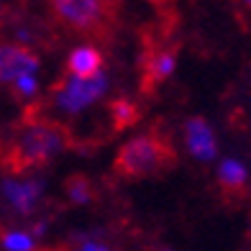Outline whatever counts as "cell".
I'll return each instance as SVG.
<instances>
[{
	"label": "cell",
	"mask_w": 251,
	"mask_h": 251,
	"mask_svg": "<svg viewBox=\"0 0 251 251\" xmlns=\"http://www.w3.org/2000/svg\"><path fill=\"white\" fill-rule=\"evenodd\" d=\"M177 156L159 133H139L128 139L116 154L118 175L128 179H146L172 169Z\"/></svg>",
	"instance_id": "6da1fadb"
},
{
	"label": "cell",
	"mask_w": 251,
	"mask_h": 251,
	"mask_svg": "<svg viewBox=\"0 0 251 251\" xmlns=\"http://www.w3.org/2000/svg\"><path fill=\"white\" fill-rule=\"evenodd\" d=\"M70 146V131L62 123L44 121L33 123L18 136V141L13 144L10 151V169H33L51 162L54 156H59Z\"/></svg>",
	"instance_id": "7a4b0ae2"
},
{
	"label": "cell",
	"mask_w": 251,
	"mask_h": 251,
	"mask_svg": "<svg viewBox=\"0 0 251 251\" xmlns=\"http://www.w3.org/2000/svg\"><path fill=\"white\" fill-rule=\"evenodd\" d=\"M105 93H108V75L105 72L87 77V79L67 75L54 93V105L62 113H67V116H77V113L87 110L90 105H95Z\"/></svg>",
	"instance_id": "3957f363"
},
{
	"label": "cell",
	"mask_w": 251,
	"mask_h": 251,
	"mask_svg": "<svg viewBox=\"0 0 251 251\" xmlns=\"http://www.w3.org/2000/svg\"><path fill=\"white\" fill-rule=\"evenodd\" d=\"M51 10L72 31H95L105 18V0H51Z\"/></svg>",
	"instance_id": "277c9868"
},
{
	"label": "cell",
	"mask_w": 251,
	"mask_h": 251,
	"mask_svg": "<svg viewBox=\"0 0 251 251\" xmlns=\"http://www.w3.org/2000/svg\"><path fill=\"white\" fill-rule=\"evenodd\" d=\"M0 195L21 215L36 210L39 200L44 198V185L39 179H21V177H3L0 179Z\"/></svg>",
	"instance_id": "5b68a950"
},
{
	"label": "cell",
	"mask_w": 251,
	"mask_h": 251,
	"mask_svg": "<svg viewBox=\"0 0 251 251\" xmlns=\"http://www.w3.org/2000/svg\"><path fill=\"white\" fill-rule=\"evenodd\" d=\"M41 67L39 54L21 44H0V85L16 82L24 75H36Z\"/></svg>",
	"instance_id": "8992f818"
},
{
	"label": "cell",
	"mask_w": 251,
	"mask_h": 251,
	"mask_svg": "<svg viewBox=\"0 0 251 251\" xmlns=\"http://www.w3.org/2000/svg\"><path fill=\"white\" fill-rule=\"evenodd\" d=\"M185 144L190 156L198 162H213L218 156V136L202 116H192L185 121Z\"/></svg>",
	"instance_id": "52a82bcc"
},
{
	"label": "cell",
	"mask_w": 251,
	"mask_h": 251,
	"mask_svg": "<svg viewBox=\"0 0 251 251\" xmlns=\"http://www.w3.org/2000/svg\"><path fill=\"white\" fill-rule=\"evenodd\" d=\"M102 64H105V59L95 47H77L67 56V72H70V77H79V79L100 75Z\"/></svg>",
	"instance_id": "ba28073f"
},
{
	"label": "cell",
	"mask_w": 251,
	"mask_h": 251,
	"mask_svg": "<svg viewBox=\"0 0 251 251\" xmlns=\"http://www.w3.org/2000/svg\"><path fill=\"white\" fill-rule=\"evenodd\" d=\"M218 185L223 192H233V195H244L246 185H249V169L241 159L236 156H226L218 164Z\"/></svg>",
	"instance_id": "9c48e42d"
},
{
	"label": "cell",
	"mask_w": 251,
	"mask_h": 251,
	"mask_svg": "<svg viewBox=\"0 0 251 251\" xmlns=\"http://www.w3.org/2000/svg\"><path fill=\"white\" fill-rule=\"evenodd\" d=\"M177 70V54L175 51H156L149 64H146V72H149V79L151 82H164L167 77H172Z\"/></svg>",
	"instance_id": "30bf717a"
},
{
	"label": "cell",
	"mask_w": 251,
	"mask_h": 251,
	"mask_svg": "<svg viewBox=\"0 0 251 251\" xmlns=\"http://www.w3.org/2000/svg\"><path fill=\"white\" fill-rule=\"evenodd\" d=\"M67 198H70L75 205H87L93 200V182L82 175H75L67 179Z\"/></svg>",
	"instance_id": "8fae6325"
},
{
	"label": "cell",
	"mask_w": 251,
	"mask_h": 251,
	"mask_svg": "<svg viewBox=\"0 0 251 251\" xmlns=\"http://www.w3.org/2000/svg\"><path fill=\"white\" fill-rule=\"evenodd\" d=\"M0 244H3L5 251H33L36 238L28 231H8L0 236Z\"/></svg>",
	"instance_id": "7c38bea8"
},
{
	"label": "cell",
	"mask_w": 251,
	"mask_h": 251,
	"mask_svg": "<svg viewBox=\"0 0 251 251\" xmlns=\"http://www.w3.org/2000/svg\"><path fill=\"white\" fill-rule=\"evenodd\" d=\"M110 113H113V121H116V128H128L139 121V110L131 100H116L110 105Z\"/></svg>",
	"instance_id": "4fadbf2b"
},
{
	"label": "cell",
	"mask_w": 251,
	"mask_h": 251,
	"mask_svg": "<svg viewBox=\"0 0 251 251\" xmlns=\"http://www.w3.org/2000/svg\"><path fill=\"white\" fill-rule=\"evenodd\" d=\"M13 90H16V95H21V98L36 95V90H39L36 75H24V77H18L16 82H13Z\"/></svg>",
	"instance_id": "5bb4252c"
},
{
	"label": "cell",
	"mask_w": 251,
	"mask_h": 251,
	"mask_svg": "<svg viewBox=\"0 0 251 251\" xmlns=\"http://www.w3.org/2000/svg\"><path fill=\"white\" fill-rule=\"evenodd\" d=\"M75 251H113V249L105 246V244H100V241H82Z\"/></svg>",
	"instance_id": "9a60e30c"
},
{
	"label": "cell",
	"mask_w": 251,
	"mask_h": 251,
	"mask_svg": "<svg viewBox=\"0 0 251 251\" xmlns=\"http://www.w3.org/2000/svg\"><path fill=\"white\" fill-rule=\"evenodd\" d=\"M238 3H244V5H249V3H251V0H238Z\"/></svg>",
	"instance_id": "2e32d148"
},
{
	"label": "cell",
	"mask_w": 251,
	"mask_h": 251,
	"mask_svg": "<svg viewBox=\"0 0 251 251\" xmlns=\"http://www.w3.org/2000/svg\"><path fill=\"white\" fill-rule=\"evenodd\" d=\"M162 251H172V249H162Z\"/></svg>",
	"instance_id": "e0dca14e"
}]
</instances>
